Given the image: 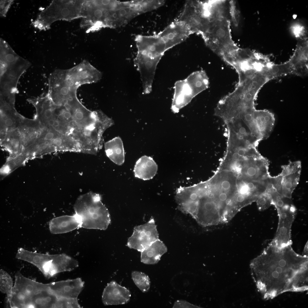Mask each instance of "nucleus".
Listing matches in <instances>:
<instances>
[{
	"label": "nucleus",
	"mask_w": 308,
	"mask_h": 308,
	"mask_svg": "<svg viewBox=\"0 0 308 308\" xmlns=\"http://www.w3.org/2000/svg\"><path fill=\"white\" fill-rule=\"evenodd\" d=\"M64 117L67 119H68L70 118L71 116V114L68 111H65L63 114Z\"/></svg>",
	"instance_id": "bb28decb"
},
{
	"label": "nucleus",
	"mask_w": 308,
	"mask_h": 308,
	"mask_svg": "<svg viewBox=\"0 0 308 308\" xmlns=\"http://www.w3.org/2000/svg\"><path fill=\"white\" fill-rule=\"evenodd\" d=\"M51 300V298L50 297H46L45 299V300L46 302H49Z\"/></svg>",
	"instance_id": "473e14b6"
},
{
	"label": "nucleus",
	"mask_w": 308,
	"mask_h": 308,
	"mask_svg": "<svg viewBox=\"0 0 308 308\" xmlns=\"http://www.w3.org/2000/svg\"><path fill=\"white\" fill-rule=\"evenodd\" d=\"M256 201L258 209L261 211L266 210L272 205L271 197L266 191L259 196Z\"/></svg>",
	"instance_id": "a211bd4d"
},
{
	"label": "nucleus",
	"mask_w": 308,
	"mask_h": 308,
	"mask_svg": "<svg viewBox=\"0 0 308 308\" xmlns=\"http://www.w3.org/2000/svg\"><path fill=\"white\" fill-rule=\"evenodd\" d=\"M35 302L36 303L38 304H42L43 303V300L40 298H37Z\"/></svg>",
	"instance_id": "c85d7f7f"
},
{
	"label": "nucleus",
	"mask_w": 308,
	"mask_h": 308,
	"mask_svg": "<svg viewBox=\"0 0 308 308\" xmlns=\"http://www.w3.org/2000/svg\"><path fill=\"white\" fill-rule=\"evenodd\" d=\"M304 28L299 24H295L292 27L293 32L297 37H303L305 34Z\"/></svg>",
	"instance_id": "aec40b11"
},
{
	"label": "nucleus",
	"mask_w": 308,
	"mask_h": 308,
	"mask_svg": "<svg viewBox=\"0 0 308 308\" xmlns=\"http://www.w3.org/2000/svg\"><path fill=\"white\" fill-rule=\"evenodd\" d=\"M70 289V287L69 286H66L64 288V290L65 291H69Z\"/></svg>",
	"instance_id": "2f4dec72"
},
{
	"label": "nucleus",
	"mask_w": 308,
	"mask_h": 308,
	"mask_svg": "<svg viewBox=\"0 0 308 308\" xmlns=\"http://www.w3.org/2000/svg\"><path fill=\"white\" fill-rule=\"evenodd\" d=\"M307 38L301 39L298 43L292 56L287 61L292 74L304 77L308 72V44Z\"/></svg>",
	"instance_id": "9d476101"
},
{
	"label": "nucleus",
	"mask_w": 308,
	"mask_h": 308,
	"mask_svg": "<svg viewBox=\"0 0 308 308\" xmlns=\"http://www.w3.org/2000/svg\"><path fill=\"white\" fill-rule=\"evenodd\" d=\"M255 124L262 139H267L273 130L275 122L274 114L266 110L256 109L253 114Z\"/></svg>",
	"instance_id": "ddd939ff"
},
{
	"label": "nucleus",
	"mask_w": 308,
	"mask_h": 308,
	"mask_svg": "<svg viewBox=\"0 0 308 308\" xmlns=\"http://www.w3.org/2000/svg\"><path fill=\"white\" fill-rule=\"evenodd\" d=\"M5 123L7 126L10 127L13 125V121L11 118H8L5 120Z\"/></svg>",
	"instance_id": "4be33fe9"
},
{
	"label": "nucleus",
	"mask_w": 308,
	"mask_h": 308,
	"mask_svg": "<svg viewBox=\"0 0 308 308\" xmlns=\"http://www.w3.org/2000/svg\"><path fill=\"white\" fill-rule=\"evenodd\" d=\"M131 276L135 284L142 292H146L149 290L150 281L147 275L140 271H134L132 273Z\"/></svg>",
	"instance_id": "f3484780"
},
{
	"label": "nucleus",
	"mask_w": 308,
	"mask_h": 308,
	"mask_svg": "<svg viewBox=\"0 0 308 308\" xmlns=\"http://www.w3.org/2000/svg\"><path fill=\"white\" fill-rule=\"evenodd\" d=\"M17 297L20 300H24L25 297V295L24 292H20L18 294Z\"/></svg>",
	"instance_id": "393cba45"
},
{
	"label": "nucleus",
	"mask_w": 308,
	"mask_h": 308,
	"mask_svg": "<svg viewBox=\"0 0 308 308\" xmlns=\"http://www.w3.org/2000/svg\"><path fill=\"white\" fill-rule=\"evenodd\" d=\"M157 170L158 166L153 159L151 157L144 156L136 162L133 172L135 177L147 180L153 178Z\"/></svg>",
	"instance_id": "4468645a"
},
{
	"label": "nucleus",
	"mask_w": 308,
	"mask_h": 308,
	"mask_svg": "<svg viewBox=\"0 0 308 308\" xmlns=\"http://www.w3.org/2000/svg\"><path fill=\"white\" fill-rule=\"evenodd\" d=\"M54 121L52 119H50L49 120L48 123L50 125H54Z\"/></svg>",
	"instance_id": "7c9ffc66"
},
{
	"label": "nucleus",
	"mask_w": 308,
	"mask_h": 308,
	"mask_svg": "<svg viewBox=\"0 0 308 308\" xmlns=\"http://www.w3.org/2000/svg\"><path fill=\"white\" fill-rule=\"evenodd\" d=\"M160 36L159 33L149 36L139 35L135 39L137 51L134 63L140 74L144 94L151 92L157 65L169 49Z\"/></svg>",
	"instance_id": "f03ea898"
},
{
	"label": "nucleus",
	"mask_w": 308,
	"mask_h": 308,
	"mask_svg": "<svg viewBox=\"0 0 308 308\" xmlns=\"http://www.w3.org/2000/svg\"><path fill=\"white\" fill-rule=\"evenodd\" d=\"M167 250L165 244L161 241L157 240L142 251L141 261L146 264H157Z\"/></svg>",
	"instance_id": "2eb2a0df"
},
{
	"label": "nucleus",
	"mask_w": 308,
	"mask_h": 308,
	"mask_svg": "<svg viewBox=\"0 0 308 308\" xmlns=\"http://www.w3.org/2000/svg\"><path fill=\"white\" fill-rule=\"evenodd\" d=\"M106 152L107 156L116 164L120 165L124 162V150L121 141L106 147Z\"/></svg>",
	"instance_id": "dca6fc26"
},
{
	"label": "nucleus",
	"mask_w": 308,
	"mask_h": 308,
	"mask_svg": "<svg viewBox=\"0 0 308 308\" xmlns=\"http://www.w3.org/2000/svg\"><path fill=\"white\" fill-rule=\"evenodd\" d=\"M81 227L80 220L75 214L54 218L49 223L50 231L54 234L66 233Z\"/></svg>",
	"instance_id": "f8f14e48"
},
{
	"label": "nucleus",
	"mask_w": 308,
	"mask_h": 308,
	"mask_svg": "<svg viewBox=\"0 0 308 308\" xmlns=\"http://www.w3.org/2000/svg\"><path fill=\"white\" fill-rule=\"evenodd\" d=\"M140 235L142 237H144L145 236V232L144 231H142L140 233Z\"/></svg>",
	"instance_id": "f704fd0d"
},
{
	"label": "nucleus",
	"mask_w": 308,
	"mask_h": 308,
	"mask_svg": "<svg viewBox=\"0 0 308 308\" xmlns=\"http://www.w3.org/2000/svg\"><path fill=\"white\" fill-rule=\"evenodd\" d=\"M62 140L61 138L59 137H57L54 139L53 143L54 145L56 146H60L62 144Z\"/></svg>",
	"instance_id": "5701e85b"
},
{
	"label": "nucleus",
	"mask_w": 308,
	"mask_h": 308,
	"mask_svg": "<svg viewBox=\"0 0 308 308\" xmlns=\"http://www.w3.org/2000/svg\"><path fill=\"white\" fill-rule=\"evenodd\" d=\"M254 260L260 263V285L277 291L291 284L293 279L296 283L300 282L304 268L301 267L307 259L295 252L291 245L279 247L270 244Z\"/></svg>",
	"instance_id": "f257e3e1"
},
{
	"label": "nucleus",
	"mask_w": 308,
	"mask_h": 308,
	"mask_svg": "<svg viewBox=\"0 0 308 308\" xmlns=\"http://www.w3.org/2000/svg\"><path fill=\"white\" fill-rule=\"evenodd\" d=\"M59 125V123L58 121H54V125L55 127H57Z\"/></svg>",
	"instance_id": "72a5a7b5"
},
{
	"label": "nucleus",
	"mask_w": 308,
	"mask_h": 308,
	"mask_svg": "<svg viewBox=\"0 0 308 308\" xmlns=\"http://www.w3.org/2000/svg\"><path fill=\"white\" fill-rule=\"evenodd\" d=\"M281 172L278 175L271 177V184L281 195L291 198L292 194L298 184L301 171L300 161H290L281 167Z\"/></svg>",
	"instance_id": "423d86ee"
},
{
	"label": "nucleus",
	"mask_w": 308,
	"mask_h": 308,
	"mask_svg": "<svg viewBox=\"0 0 308 308\" xmlns=\"http://www.w3.org/2000/svg\"><path fill=\"white\" fill-rule=\"evenodd\" d=\"M131 296L128 289L113 281L108 284L104 289L102 300L106 305L124 304L129 302Z\"/></svg>",
	"instance_id": "9b49d317"
},
{
	"label": "nucleus",
	"mask_w": 308,
	"mask_h": 308,
	"mask_svg": "<svg viewBox=\"0 0 308 308\" xmlns=\"http://www.w3.org/2000/svg\"><path fill=\"white\" fill-rule=\"evenodd\" d=\"M74 209L81 222V227L89 229L105 228L108 222L107 210L99 194L89 192L80 196Z\"/></svg>",
	"instance_id": "7ed1b4c3"
},
{
	"label": "nucleus",
	"mask_w": 308,
	"mask_h": 308,
	"mask_svg": "<svg viewBox=\"0 0 308 308\" xmlns=\"http://www.w3.org/2000/svg\"><path fill=\"white\" fill-rule=\"evenodd\" d=\"M173 308H196L197 306L186 301L177 300L174 303Z\"/></svg>",
	"instance_id": "6ab92c4d"
},
{
	"label": "nucleus",
	"mask_w": 308,
	"mask_h": 308,
	"mask_svg": "<svg viewBox=\"0 0 308 308\" xmlns=\"http://www.w3.org/2000/svg\"><path fill=\"white\" fill-rule=\"evenodd\" d=\"M28 131L30 133H33L34 132L35 129L34 127H29L28 128Z\"/></svg>",
	"instance_id": "cd10ccee"
},
{
	"label": "nucleus",
	"mask_w": 308,
	"mask_h": 308,
	"mask_svg": "<svg viewBox=\"0 0 308 308\" xmlns=\"http://www.w3.org/2000/svg\"><path fill=\"white\" fill-rule=\"evenodd\" d=\"M67 71L70 77L78 88L83 84L96 83L102 76L101 72L86 61L67 69Z\"/></svg>",
	"instance_id": "1a4fd4ad"
},
{
	"label": "nucleus",
	"mask_w": 308,
	"mask_h": 308,
	"mask_svg": "<svg viewBox=\"0 0 308 308\" xmlns=\"http://www.w3.org/2000/svg\"><path fill=\"white\" fill-rule=\"evenodd\" d=\"M30 133L29 132H25L23 134V136L25 139L28 138L30 137Z\"/></svg>",
	"instance_id": "c756f323"
},
{
	"label": "nucleus",
	"mask_w": 308,
	"mask_h": 308,
	"mask_svg": "<svg viewBox=\"0 0 308 308\" xmlns=\"http://www.w3.org/2000/svg\"><path fill=\"white\" fill-rule=\"evenodd\" d=\"M240 179L255 181H263L270 179L268 160L261 155L247 157L240 161Z\"/></svg>",
	"instance_id": "6e6552de"
},
{
	"label": "nucleus",
	"mask_w": 308,
	"mask_h": 308,
	"mask_svg": "<svg viewBox=\"0 0 308 308\" xmlns=\"http://www.w3.org/2000/svg\"><path fill=\"white\" fill-rule=\"evenodd\" d=\"M275 207L279 221L275 236L271 242L279 246L291 245V228L296 209L291 200L285 201Z\"/></svg>",
	"instance_id": "0eeeda50"
},
{
	"label": "nucleus",
	"mask_w": 308,
	"mask_h": 308,
	"mask_svg": "<svg viewBox=\"0 0 308 308\" xmlns=\"http://www.w3.org/2000/svg\"><path fill=\"white\" fill-rule=\"evenodd\" d=\"M78 88L67 70H56L49 75L47 95L55 105L64 106L77 98Z\"/></svg>",
	"instance_id": "39448f33"
},
{
	"label": "nucleus",
	"mask_w": 308,
	"mask_h": 308,
	"mask_svg": "<svg viewBox=\"0 0 308 308\" xmlns=\"http://www.w3.org/2000/svg\"><path fill=\"white\" fill-rule=\"evenodd\" d=\"M209 84L208 77L203 70L194 72L185 79L177 81L171 105L172 112L178 113L193 98L207 89Z\"/></svg>",
	"instance_id": "20e7f679"
},
{
	"label": "nucleus",
	"mask_w": 308,
	"mask_h": 308,
	"mask_svg": "<svg viewBox=\"0 0 308 308\" xmlns=\"http://www.w3.org/2000/svg\"><path fill=\"white\" fill-rule=\"evenodd\" d=\"M54 136V133L51 132L47 133L45 135V138L47 140H50L52 139Z\"/></svg>",
	"instance_id": "b1692460"
},
{
	"label": "nucleus",
	"mask_w": 308,
	"mask_h": 308,
	"mask_svg": "<svg viewBox=\"0 0 308 308\" xmlns=\"http://www.w3.org/2000/svg\"><path fill=\"white\" fill-rule=\"evenodd\" d=\"M10 141L11 145L15 148H17L19 145L20 141L17 138L12 139Z\"/></svg>",
	"instance_id": "412c9836"
},
{
	"label": "nucleus",
	"mask_w": 308,
	"mask_h": 308,
	"mask_svg": "<svg viewBox=\"0 0 308 308\" xmlns=\"http://www.w3.org/2000/svg\"><path fill=\"white\" fill-rule=\"evenodd\" d=\"M33 286L31 285H28L26 288V291L27 293H29L33 291Z\"/></svg>",
	"instance_id": "a878e982"
}]
</instances>
